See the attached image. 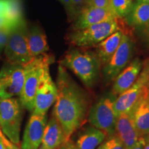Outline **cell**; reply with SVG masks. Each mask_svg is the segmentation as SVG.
Wrapping results in <instances>:
<instances>
[{"instance_id":"cell-25","label":"cell","mask_w":149,"mask_h":149,"mask_svg":"<svg viewBox=\"0 0 149 149\" xmlns=\"http://www.w3.org/2000/svg\"><path fill=\"white\" fill-rule=\"evenodd\" d=\"M86 6L87 4L85 0H70V10L68 15V17L74 19Z\"/></svg>"},{"instance_id":"cell-12","label":"cell","mask_w":149,"mask_h":149,"mask_svg":"<svg viewBox=\"0 0 149 149\" xmlns=\"http://www.w3.org/2000/svg\"><path fill=\"white\" fill-rule=\"evenodd\" d=\"M116 17L110 8H97L87 6L74 19L71 29L72 31L83 29L95 24L113 21Z\"/></svg>"},{"instance_id":"cell-37","label":"cell","mask_w":149,"mask_h":149,"mask_svg":"<svg viewBox=\"0 0 149 149\" xmlns=\"http://www.w3.org/2000/svg\"><path fill=\"white\" fill-rule=\"evenodd\" d=\"M137 2L149 3V0H137Z\"/></svg>"},{"instance_id":"cell-27","label":"cell","mask_w":149,"mask_h":149,"mask_svg":"<svg viewBox=\"0 0 149 149\" xmlns=\"http://www.w3.org/2000/svg\"><path fill=\"white\" fill-rule=\"evenodd\" d=\"M88 6L97 8H109V0H91Z\"/></svg>"},{"instance_id":"cell-17","label":"cell","mask_w":149,"mask_h":149,"mask_svg":"<svg viewBox=\"0 0 149 149\" xmlns=\"http://www.w3.org/2000/svg\"><path fill=\"white\" fill-rule=\"evenodd\" d=\"M66 141L64 130L53 116L46 126L42 144L39 149H59Z\"/></svg>"},{"instance_id":"cell-7","label":"cell","mask_w":149,"mask_h":149,"mask_svg":"<svg viewBox=\"0 0 149 149\" xmlns=\"http://www.w3.org/2000/svg\"><path fill=\"white\" fill-rule=\"evenodd\" d=\"M114 102L113 99L107 97L100 99L91 108L88 116L91 124L109 137L115 133L117 117L113 110Z\"/></svg>"},{"instance_id":"cell-15","label":"cell","mask_w":149,"mask_h":149,"mask_svg":"<svg viewBox=\"0 0 149 149\" xmlns=\"http://www.w3.org/2000/svg\"><path fill=\"white\" fill-rule=\"evenodd\" d=\"M133 120L139 137L149 135V91L146 86L141 97L133 107Z\"/></svg>"},{"instance_id":"cell-2","label":"cell","mask_w":149,"mask_h":149,"mask_svg":"<svg viewBox=\"0 0 149 149\" xmlns=\"http://www.w3.org/2000/svg\"><path fill=\"white\" fill-rule=\"evenodd\" d=\"M60 65L72 70L88 88L96 83L101 66L95 53L79 49L67 52Z\"/></svg>"},{"instance_id":"cell-26","label":"cell","mask_w":149,"mask_h":149,"mask_svg":"<svg viewBox=\"0 0 149 149\" xmlns=\"http://www.w3.org/2000/svg\"><path fill=\"white\" fill-rule=\"evenodd\" d=\"M13 25L6 22L1 26H0V53L4 49L7 41L10 35V30Z\"/></svg>"},{"instance_id":"cell-9","label":"cell","mask_w":149,"mask_h":149,"mask_svg":"<svg viewBox=\"0 0 149 149\" xmlns=\"http://www.w3.org/2000/svg\"><path fill=\"white\" fill-rule=\"evenodd\" d=\"M134 43L130 37L124 34L120 46L104 66L103 74L107 81H113L119 74L127 66L134 53Z\"/></svg>"},{"instance_id":"cell-4","label":"cell","mask_w":149,"mask_h":149,"mask_svg":"<svg viewBox=\"0 0 149 149\" xmlns=\"http://www.w3.org/2000/svg\"><path fill=\"white\" fill-rule=\"evenodd\" d=\"M27 32L28 26L24 19L12 26L4 48L6 61L24 66L33 58L28 48Z\"/></svg>"},{"instance_id":"cell-1","label":"cell","mask_w":149,"mask_h":149,"mask_svg":"<svg viewBox=\"0 0 149 149\" xmlns=\"http://www.w3.org/2000/svg\"><path fill=\"white\" fill-rule=\"evenodd\" d=\"M57 95L53 116L64 130L66 140L84 124L88 101L84 91L70 77L65 67L59 65L57 79Z\"/></svg>"},{"instance_id":"cell-36","label":"cell","mask_w":149,"mask_h":149,"mask_svg":"<svg viewBox=\"0 0 149 149\" xmlns=\"http://www.w3.org/2000/svg\"><path fill=\"white\" fill-rule=\"evenodd\" d=\"M146 88L147 90L149 91V74H148V79H147V81H146Z\"/></svg>"},{"instance_id":"cell-33","label":"cell","mask_w":149,"mask_h":149,"mask_svg":"<svg viewBox=\"0 0 149 149\" xmlns=\"http://www.w3.org/2000/svg\"><path fill=\"white\" fill-rule=\"evenodd\" d=\"M145 139V144L144 149H149V135L144 136Z\"/></svg>"},{"instance_id":"cell-11","label":"cell","mask_w":149,"mask_h":149,"mask_svg":"<svg viewBox=\"0 0 149 149\" xmlns=\"http://www.w3.org/2000/svg\"><path fill=\"white\" fill-rule=\"evenodd\" d=\"M57 95V86L52 79L48 70L44 74L37 89L33 114L46 115L49 108L56 101Z\"/></svg>"},{"instance_id":"cell-14","label":"cell","mask_w":149,"mask_h":149,"mask_svg":"<svg viewBox=\"0 0 149 149\" xmlns=\"http://www.w3.org/2000/svg\"><path fill=\"white\" fill-rule=\"evenodd\" d=\"M133 109L117 117L115 131L125 149H130L140 137L137 134L133 120Z\"/></svg>"},{"instance_id":"cell-31","label":"cell","mask_w":149,"mask_h":149,"mask_svg":"<svg viewBox=\"0 0 149 149\" xmlns=\"http://www.w3.org/2000/svg\"><path fill=\"white\" fill-rule=\"evenodd\" d=\"M5 141L6 144V149H21L19 147V145L11 142L10 140H8L6 138L5 139Z\"/></svg>"},{"instance_id":"cell-23","label":"cell","mask_w":149,"mask_h":149,"mask_svg":"<svg viewBox=\"0 0 149 149\" xmlns=\"http://www.w3.org/2000/svg\"><path fill=\"white\" fill-rule=\"evenodd\" d=\"M133 0H109V8L117 17L128 16L133 8Z\"/></svg>"},{"instance_id":"cell-3","label":"cell","mask_w":149,"mask_h":149,"mask_svg":"<svg viewBox=\"0 0 149 149\" xmlns=\"http://www.w3.org/2000/svg\"><path fill=\"white\" fill-rule=\"evenodd\" d=\"M53 61V56L45 53L33 57L24 65V84L19 97L22 106L30 111L34 109L37 89Z\"/></svg>"},{"instance_id":"cell-16","label":"cell","mask_w":149,"mask_h":149,"mask_svg":"<svg viewBox=\"0 0 149 149\" xmlns=\"http://www.w3.org/2000/svg\"><path fill=\"white\" fill-rule=\"evenodd\" d=\"M142 68V62L139 58L131 61L115 78L113 87V93L120 95L131 86L138 77Z\"/></svg>"},{"instance_id":"cell-35","label":"cell","mask_w":149,"mask_h":149,"mask_svg":"<svg viewBox=\"0 0 149 149\" xmlns=\"http://www.w3.org/2000/svg\"><path fill=\"white\" fill-rule=\"evenodd\" d=\"M6 21L3 15H0V26H1L3 24H4L6 23Z\"/></svg>"},{"instance_id":"cell-22","label":"cell","mask_w":149,"mask_h":149,"mask_svg":"<svg viewBox=\"0 0 149 149\" xmlns=\"http://www.w3.org/2000/svg\"><path fill=\"white\" fill-rule=\"evenodd\" d=\"M130 22L133 25L144 26L149 23V3L137 2L130 13Z\"/></svg>"},{"instance_id":"cell-20","label":"cell","mask_w":149,"mask_h":149,"mask_svg":"<svg viewBox=\"0 0 149 149\" xmlns=\"http://www.w3.org/2000/svg\"><path fill=\"white\" fill-rule=\"evenodd\" d=\"M106 134L96 128H89L76 141L77 149H95L104 141Z\"/></svg>"},{"instance_id":"cell-6","label":"cell","mask_w":149,"mask_h":149,"mask_svg":"<svg viewBox=\"0 0 149 149\" xmlns=\"http://www.w3.org/2000/svg\"><path fill=\"white\" fill-rule=\"evenodd\" d=\"M22 111L17 99L0 98V127L11 142L19 144Z\"/></svg>"},{"instance_id":"cell-8","label":"cell","mask_w":149,"mask_h":149,"mask_svg":"<svg viewBox=\"0 0 149 149\" xmlns=\"http://www.w3.org/2000/svg\"><path fill=\"white\" fill-rule=\"evenodd\" d=\"M24 84V66L6 61L0 70V98L20 96Z\"/></svg>"},{"instance_id":"cell-30","label":"cell","mask_w":149,"mask_h":149,"mask_svg":"<svg viewBox=\"0 0 149 149\" xmlns=\"http://www.w3.org/2000/svg\"><path fill=\"white\" fill-rule=\"evenodd\" d=\"M142 34L144 35V38L146 39V40L149 43V23L143 26Z\"/></svg>"},{"instance_id":"cell-18","label":"cell","mask_w":149,"mask_h":149,"mask_svg":"<svg viewBox=\"0 0 149 149\" xmlns=\"http://www.w3.org/2000/svg\"><path fill=\"white\" fill-rule=\"evenodd\" d=\"M124 33L122 31L113 33L96 45V53L101 66H105L120 46Z\"/></svg>"},{"instance_id":"cell-10","label":"cell","mask_w":149,"mask_h":149,"mask_svg":"<svg viewBox=\"0 0 149 149\" xmlns=\"http://www.w3.org/2000/svg\"><path fill=\"white\" fill-rule=\"evenodd\" d=\"M147 79L148 73H146V70L143 69L139 73L135 83L127 91L120 94L115 100L113 104V110L116 117L133 109L141 97Z\"/></svg>"},{"instance_id":"cell-28","label":"cell","mask_w":149,"mask_h":149,"mask_svg":"<svg viewBox=\"0 0 149 149\" xmlns=\"http://www.w3.org/2000/svg\"><path fill=\"white\" fill-rule=\"evenodd\" d=\"M145 144L144 137H140L137 141V143L134 145L130 149H144Z\"/></svg>"},{"instance_id":"cell-5","label":"cell","mask_w":149,"mask_h":149,"mask_svg":"<svg viewBox=\"0 0 149 149\" xmlns=\"http://www.w3.org/2000/svg\"><path fill=\"white\" fill-rule=\"evenodd\" d=\"M116 17L115 20L91 26L85 29L72 31L67 40L70 44L80 48L91 47L105 40L117 31H120Z\"/></svg>"},{"instance_id":"cell-39","label":"cell","mask_w":149,"mask_h":149,"mask_svg":"<svg viewBox=\"0 0 149 149\" xmlns=\"http://www.w3.org/2000/svg\"><path fill=\"white\" fill-rule=\"evenodd\" d=\"M3 135V134L1 133V130H0V137H2V136Z\"/></svg>"},{"instance_id":"cell-38","label":"cell","mask_w":149,"mask_h":149,"mask_svg":"<svg viewBox=\"0 0 149 149\" xmlns=\"http://www.w3.org/2000/svg\"><path fill=\"white\" fill-rule=\"evenodd\" d=\"M85 1H86V3L87 6H88L89 3H90V1H91V0H85Z\"/></svg>"},{"instance_id":"cell-24","label":"cell","mask_w":149,"mask_h":149,"mask_svg":"<svg viewBox=\"0 0 149 149\" xmlns=\"http://www.w3.org/2000/svg\"><path fill=\"white\" fill-rule=\"evenodd\" d=\"M97 149H125V148L118 136L113 135L102 142Z\"/></svg>"},{"instance_id":"cell-13","label":"cell","mask_w":149,"mask_h":149,"mask_svg":"<svg viewBox=\"0 0 149 149\" xmlns=\"http://www.w3.org/2000/svg\"><path fill=\"white\" fill-rule=\"evenodd\" d=\"M46 126V115H31L24 131L22 149H39Z\"/></svg>"},{"instance_id":"cell-19","label":"cell","mask_w":149,"mask_h":149,"mask_svg":"<svg viewBox=\"0 0 149 149\" xmlns=\"http://www.w3.org/2000/svg\"><path fill=\"white\" fill-rule=\"evenodd\" d=\"M27 44L32 57L45 54L49 50L45 33L40 27L35 26L28 27Z\"/></svg>"},{"instance_id":"cell-21","label":"cell","mask_w":149,"mask_h":149,"mask_svg":"<svg viewBox=\"0 0 149 149\" xmlns=\"http://www.w3.org/2000/svg\"><path fill=\"white\" fill-rule=\"evenodd\" d=\"M3 17L7 23L14 25L24 19L21 0H3Z\"/></svg>"},{"instance_id":"cell-32","label":"cell","mask_w":149,"mask_h":149,"mask_svg":"<svg viewBox=\"0 0 149 149\" xmlns=\"http://www.w3.org/2000/svg\"><path fill=\"white\" fill-rule=\"evenodd\" d=\"M6 137L3 135L0 137V149H6Z\"/></svg>"},{"instance_id":"cell-34","label":"cell","mask_w":149,"mask_h":149,"mask_svg":"<svg viewBox=\"0 0 149 149\" xmlns=\"http://www.w3.org/2000/svg\"><path fill=\"white\" fill-rule=\"evenodd\" d=\"M4 11V1L3 0H0V15H3Z\"/></svg>"},{"instance_id":"cell-29","label":"cell","mask_w":149,"mask_h":149,"mask_svg":"<svg viewBox=\"0 0 149 149\" xmlns=\"http://www.w3.org/2000/svg\"><path fill=\"white\" fill-rule=\"evenodd\" d=\"M59 149H77V148H76L75 144H74L69 139L68 141H66Z\"/></svg>"}]
</instances>
